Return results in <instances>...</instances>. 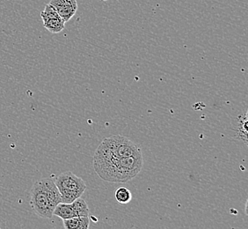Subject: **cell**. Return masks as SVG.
<instances>
[{"label": "cell", "mask_w": 248, "mask_h": 229, "mask_svg": "<svg viewBox=\"0 0 248 229\" xmlns=\"http://www.w3.org/2000/svg\"><path fill=\"white\" fill-rule=\"evenodd\" d=\"M93 165L96 174L102 180L108 182H127L141 171L143 155L122 157L100 143L93 155Z\"/></svg>", "instance_id": "cell-1"}, {"label": "cell", "mask_w": 248, "mask_h": 229, "mask_svg": "<svg viewBox=\"0 0 248 229\" xmlns=\"http://www.w3.org/2000/svg\"><path fill=\"white\" fill-rule=\"evenodd\" d=\"M62 203V196L52 179H41L31 189L30 206L43 219H51L56 206Z\"/></svg>", "instance_id": "cell-2"}, {"label": "cell", "mask_w": 248, "mask_h": 229, "mask_svg": "<svg viewBox=\"0 0 248 229\" xmlns=\"http://www.w3.org/2000/svg\"><path fill=\"white\" fill-rule=\"evenodd\" d=\"M54 181L62 196V203L71 204L81 197L86 190V181L72 172H63Z\"/></svg>", "instance_id": "cell-3"}, {"label": "cell", "mask_w": 248, "mask_h": 229, "mask_svg": "<svg viewBox=\"0 0 248 229\" xmlns=\"http://www.w3.org/2000/svg\"><path fill=\"white\" fill-rule=\"evenodd\" d=\"M41 17L44 28L50 33H60L64 29L65 22L50 4L46 5L43 12H41Z\"/></svg>", "instance_id": "cell-4"}, {"label": "cell", "mask_w": 248, "mask_h": 229, "mask_svg": "<svg viewBox=\"0 0 248 229\" xmlns=\"http://www.w3.org/2000/svg\"><path fill=\"white\" fill-rule=\"evenodd\" d=\"M49 4L55 8L65 23L72 19L78 10L77 0H51Z\"/></svg>", "instance_id": "cell-5"}, {"label": "cell", "mask_w": 248, "mask_h": 229, "mask_svg": "<svg viewBox=\"0 0 248 229\" xmlns=\"http://www.w3.org/2000/svg\"><path fill=\"white\" fill-rule=\"evenodd\" d=\"M248 111L245 110L243 113L235 117L232 122V131L234 132V139L239 140L244 144L245 147H248Z\"/></svg>", "instance_id": "cell-6"}, {"label": "cell", "mask_w": 248, "mask_h": 229, "mask_svg": "<svg viewBox=\"0 0 248 229\" xmlns=\"http://www.w3.org/2000/svg\"><path fill=\"white\" fill-rule=\"evenodd\" d=\"M89 217H74L63 220V227L65 229H89Z\"/></svg>", "instance_id": "cell-7"}, {"label": "cell", "mask_w": 248, "mask_h": 229, "mask_svg": "<svg viewBox=\"0 0 248 229\" xmlns=\"http://www.w3.org/2000/svg\"><path fill=\"white\" fill-rule=\"evenodd\" d=\"M59 217L62 220L72 219L76 217V213L73 209L72 203L71 204H66V203H60L59 205L56 206L55 210L53 212V216Z\"/></svg>", "instance_id": "cell-8"}, {"label": "cell", "mask_w": 248, "mask_h": 229, "mask_svg": "<svg viewBox=\"0 0 248 229\" xmlns=\"http://www.w3.org/2000/svg\"><path fill=\"white\" fill-rule=\"evenodd\" d=\"M74 212L76 213V217H89L90 211L86 201L81 197L78 198L72 203Z\"/></svg>", "instance_id": "cell-9"}, {"label": "cell", "mask_w": 248, "mask_h": 229, "mask_svg": "<svg viewBox=\"0 0 248 229\" xmlns=\"http://www.w3.org/2000/svg\"><path fill=\"white\" fill-rule=\"evenodd\" d=\"M115 198L121 205H127L132 199V195L129 189L121 187L115 191Z\"/></svg>", "instance_id": "cell-10"}, {"label": "cell", "mask_w": 248, "mask_h": 229, "mask_svg": "<svg viewBox=\"0 0 248 229\" xmlns=\"http://www.w3.org/2000/svg\"><path fill=\"white\" fill-rule=\"evenodd\" d=\"M103 1H106V0H103Z\"/></svg>", "instance_id": "cell-11"}, {"label": "cell", "mask_w": 248, "mask_h": 229, "mask_svg": "<svg viewBox=\"0 0 248 229\" xmlns=\"http://www.w3.org/2000/svg\"></svg>", "instance_id": "cell-12"}]
</instances>
